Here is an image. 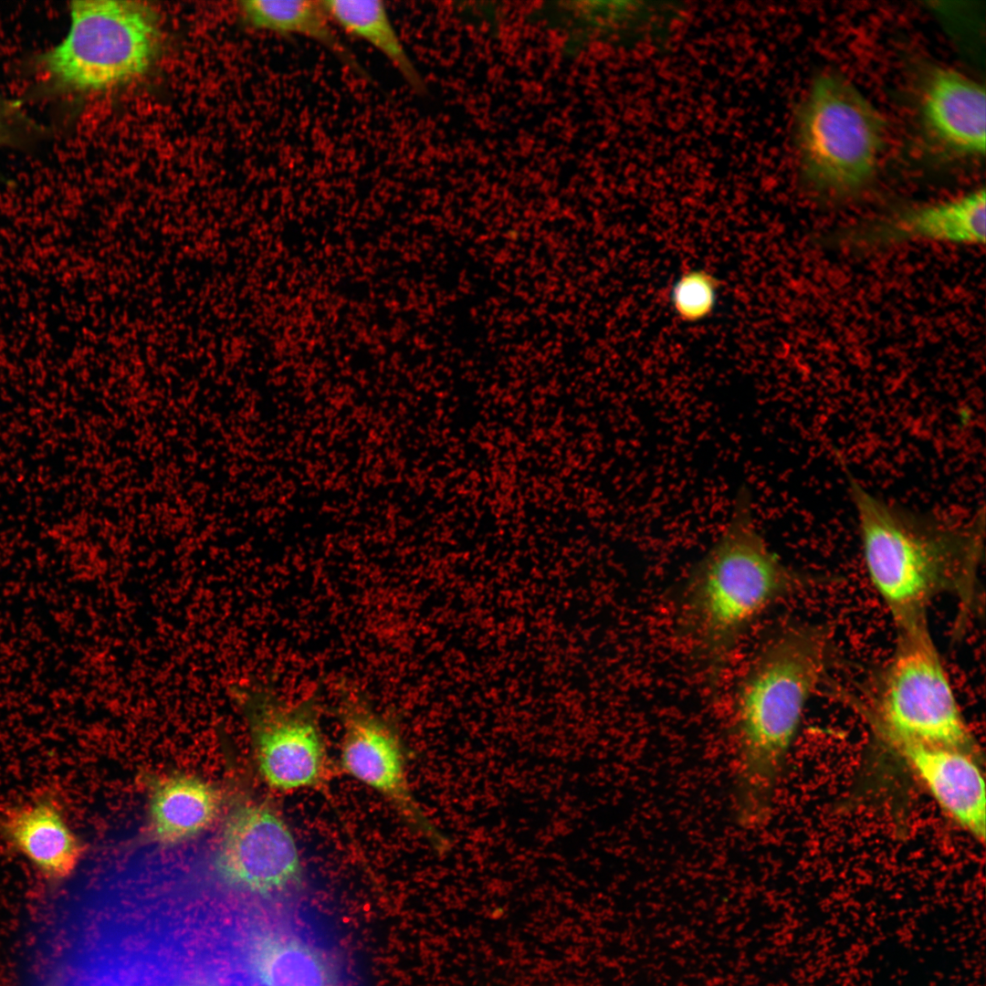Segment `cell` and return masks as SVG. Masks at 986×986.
<instances>
[{
    "label": "cell",
    "mask_w": 986,
    "mask_h": 986,
    "mask_svg": "<svg viewBox=\"0 0 986 986\" xmlns=\"http://www.w3.org/2000/svg\"><path fill=\"white\" fill-rule=\"evenodd\" d=\"M719 283L718 278L701 268L681 273L673 282L668 294L674 314L687 323L708 319L718 306Z\"/></svg>",
    "instance_id": "19"
},
{
    "label": "cell",
    "mask_w": 986,
    "mask_h": 986,
    "mask_svg": "<svg viewBox=\"0 0 986 986\" xmlns=\"http://www.w3.org/2000/svg\"><path fill=\"white\" fill-rule=\"evenodd\" d=\"M832 658L824 628L791 624L760 645L740 678L733 706V806L742 827L759 828L769 818L805 708Z\"/></svg>",
    "instance_id": "1"
},
{
    "label": "cell",
    "mask_w": 986,
    "mask_h": 986,
    "mask_svg": "<svg viewBox=\"0 0 986 986\" xmlns=\"http://www.w3.org/2000/svg\"><path fill=\"white\" fill-rule=\"evenodd\" d=\"M251 27L281 36H301L323 46L341 63L364 78L367 73L342 42L321 1L246 0L240 2Z\"/></svg>",
    "instance_id": "16"
},
{
    "label": "cell",
    "mask_w": 986,
    "mask_h": 986,
    "mask_svg": "<svg viewBox=\"0 0 986 986\" xmlns=\"http://www.w3.org/2000/svg\"><path fill=\"white\" fill-rule=\"evenodd\" d=\"M183 981H180L165 957L162 954L140 969L129 981L128 986H217L215 981L193 977L187 981L171 951L166 952ZM244 970H246L244 969ZM244 970L228 977L227 986H261L253 976ZM187 973V972H186ZM202 974V972H201ZM203 977V976H202Z\"/></svg>",
    "instance_id": "20"
},
{
    "label": "cell",
    "mask_w": 986,
    "mask_h": 986,
    "mask_svg": "<svg viewBox=\"0 0 986 986\" xmlns=\"http://www.w3.org/2000/svg\"><path fill=\"white\" fill-rule=\"evenodd\" d=\"M556 9L561 25L584 41L658 35L680 15L671 4L635 1L565 2Z\"/></svg>",
    "instance_id": "15"
},
{
    "label": "cell",
    "mask_w": 986,
    "mask_h": 986,
    "mask_svg": "<svg viewBox=\"0 0 986 986\" xmlns=\"http://www.w3.org/2000/svg\"><path fill=\"white\" fill-rule=\"evenodd\" d=\"M100 956V955H99ZM101 958V957H100ZM102 959V958H101ZM103 960V959H102ZM105 961V960H104ZM106 962V961H105ZM107 963V962H106ZM108 964V963H107ZM109 965V964H108ZM110 966V965H109ZM114 971V970H113ZM118 976V975H117ZM119 977V976H118ZM120 978V977H119ZM124 982V981H123ZM125 983V982H124Z\"/></svg>",
    "instance_id": "22"
},
{
    "label": "cell",
    "mask_w": 986,
    "mask_h": 986,
    "mask_svg": "<svg viewBox=\"0 0 986 986\" xmlns=\"http://www.w3.org/2000/svg\"><path fill=\"white\" fill-rule=\"evenodd\" d=\"M338 713L343 730L341 766L344 772L379 793L406 825L439 846V834L410 789L404 747L393 719L350 690L341 691Z\"/></svg>",
    "instance_id": "8"
},
{
    "label": "cell",
    "mask_w": 986,
    "mask_h": 986,
    "mask_svg": "<svg viewBox=\"0 0 986 986\" xmlns=\"http://www.w3.org/2000/svg\"><path fill=\"white\" fill-rule=\"evenodd\" d=\"M881 240L920 238L956 244H983L986 195L983 188L936 204L914 207L876 227Z\"/></svg>",
    "instance_id": "14"
},
{
    "label": "cell",
    "mask_w": 986,
    "mask_h": 986,
    "mask_svg": "<svg viewBox=\"0 0 986 986\" xmlns=\"http://www.w3.org/2000/svg\"><path fill=\"white\" fill-rule=\"evenodd\" d=\"M960 826L983 842L986 833L983 773L970 751L915 742L889 743Z\"/></svg>",
    "instance_id": "10"
},
{
    "label": "cell",
    "mask_w": 986,
    "mask_h": 986,
    "mask_svg": "<svg viewBox=\"0 0 986 986\" xmlns=\"http://www.w3.org/2000/svg\"><path fill=\"white\" fill-rule=\"evenodd\" d=\"M849 492L868 576L897 629L927 622L928 606L944 593L970 602L982 551L983 511L955 523L890 504L854 478Z\"/></svg>",
    "instance_id": "2"
},
{
    "label": "cell",
    "mask_w": 986,
    "mask_h": 986,
    "mask_svg": "<svg viewBox=\"0 0 986 986\" xmlns=\"http://www.w3.org/2000/svg\"><path fill=\"white\" fill-rule=\"evenodd\" d=\"M805 584L760 533L751 493L743 488L721 533L684 582L679 626L695 656L717 673L754 622Z\"/></svg>",
    "instance_id": "3"
},
{
    "label": "cell",
    "mask_w": 986,
    "mask_h": 986,
    "mask_svg": "<svg viewBox=\"0 0 986 986\" xmlns=\"http://www.w3.org/2000/svg\"><path fill=\"white\" fill-rule=\"evenodd\" d=\"M322 5L334 26L360 38L384 56L417 94L426 86L407 53L388 13L379 0H325Z\"/></svg>",
    "instance_id": "18"
},
{
    "label": "cell",
    "mask_w": 986,
    "mask_h": 986,
    "mask_svg": "<svg viewBox=\"0 0 986 986\" xmlns=\"http://www.w3.org/2000/svg\"><path fill=\"white\" fill-rule=\"evenodd\" d=\"M245 960L264 986H339L334 966L313 943L278 925L248 926Z\"/></svg>",
    "instance_id": "12"
},
{
    "label": "cell",
    "mask_w": 986,
    "mask_h": 986,
    "mask_svg": "<svg viewBox=\"0 0 986 986\" xmlns=\"http://www.w3.org/2000/svg\"><path fill=\"white\" fill-rule=\"evenodd\" d=\"M219 796L208 783L175 776L161 781L151 801V824L157 838L175 843L202 831L215 818Z\"/></svg>",
    "instance_id": "17"
},
{
    "label": "cell",
    "mask_w": 986,
    "mask_h": 986,
    "mask_svg": "<svg viewBox=\"0 0 986 986\" xmlns=\"http://www.w3.org/2000/svg\"><path fill=\"white\" fill-rule=\"evenodd\" d=\"M69 16L66 36L39 63L57 90H104L139 77L152 64L160 30L154 10L146 4L74 1Z\"/></svg>",
    "instance_id": "6"
},
{
    "label": "cell",
    "mask_w": 986,
    "mask_h": 986,
    "mask_svg": "<svg viewBox=\"0 0 986 986\" xmlns=\"http://www.w3.org/2000/svg\"><path fill=\"white\" fill-rule=\"evenodd\" d=\"M884 134L882 116L851 82L835 73L819 75L796 121L804 180L828 196L860 192L876 173Z\"/></svg>",
    "instance_id": "5"
},
{
    "label": "cell",
    "mask_w": 986,
    "mask_h": 986,
    "mask_svg": "<svg viewBox=\"0 0 986 986\" xmlns=\"http://www.w3.org/2000/svg\"><path fill=\"white\" fill-rule=\"evenodd\" d=\"M859 708L888 744L915 742L973 752L970 729L928 624L897 629L891 657Z\"/></svg>",
    "instance_id": "4"
},
{
    "label": "cell",
    "mask_w": 986,
    "mask_h": 986,
    "mask_svg": "<svg viewBox=\"0 0 986 986\" xmlns=\"http://www.w3.org/2000/svg\"><path fill=\"white\" fill-rule=\"evenodd\" d=\"M17 121L13 109L0 97V145L16 141Z\"/></svg>",
    "instance_id": "21"
},
{
    "label": "cell",
    "mask_w": 986,
    "mask_h": 986,
    "mask_svg": "<svg viewBox=\"0 0 986 986\" xmlns=\"http://www.w3.org/2000/svg\"><path fill=\"white\" fill-rule=\"evenodd\" d=\"M2 832L48 879L69 876L79 860V842L58 805L50 799H37L9 811L2 822Z\"/></svg>",
    "instance_id": "13"
},
{
    "label": "cell",
    "mask_w": 986,
    "mask_h": 986,
    "mask_svg": "<svg viewBox=\"0 0 986 986\" xmlns=\"http://www.w3.org/2000/svg\"><path fill=\"white\" fill-rule=\"evenodd\" d=\"M233 694L247 720L267 783L283 792L321 786L328 779L329 759L316 696L291 703L261 684L236 686Z\"/></svg>",
    "instance_id": "7"
},
{
    "label": "cell",
    "mask_w": 986,
    "mask_h": 986,
    "mask_svg": "<svg viewBox=\"0 0 986 986\" xmlns=\"http://www.w3.org/2000/svg\"><path fill=\"white\" fill-rule=\"evenodd\" d=\"M918 102L922 123L938 143L959 154H984L982 85L949 67L933 66L923 76Z\"/></svg>",
    "instance_id": "11"
},
{
    "label": "cell",
    "mask_w": 986,
    "mask_h": 986,
    "mask_svg": "<svg viewBox=\"0 0 986 986\" xmlns=\"http://www.w3.org/2000/svg\"><path fill=\"white\" fill-rule=\"evenodd\" d=\"M215 865L227 884L261 896L293 886L302 876L288 827L270 807L257 802L234 811L219 842Z\"/></svg>",
    "instance_id": "9"
}]
</instances>
